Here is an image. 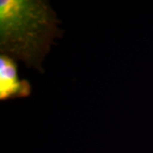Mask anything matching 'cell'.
<instances>
[{
  "label": "cell",
  "instance_id": "1",
  "mask_svg": "<svg viewBox=\"0 0 153 153\" xmlns=\"http://www.w3.org/2000/svg\"><path fill=\"white\" fill-rule=\"evenodd\" d=\"M48 1H0V55L44 73L43 62L63 30Z\"/></svg>",
  "mask_w": 153,
  "mask_h": 153
},
{
  "label": "cell",
  "instance_id": "2",
  "mask_svg": "<svg viewBox=\"0 0 153 153\" xmlns=\"http://www.w3.org/2000/svg\"><path fill=\"white\" fill-rule=\"evenodd\" d=\"M32 92L28 80L19 79L16 61L0 55V100L26 98Z\"/></svg>",
  "mask_w": 153,
  "mask_h": 153
}]
</instances>
